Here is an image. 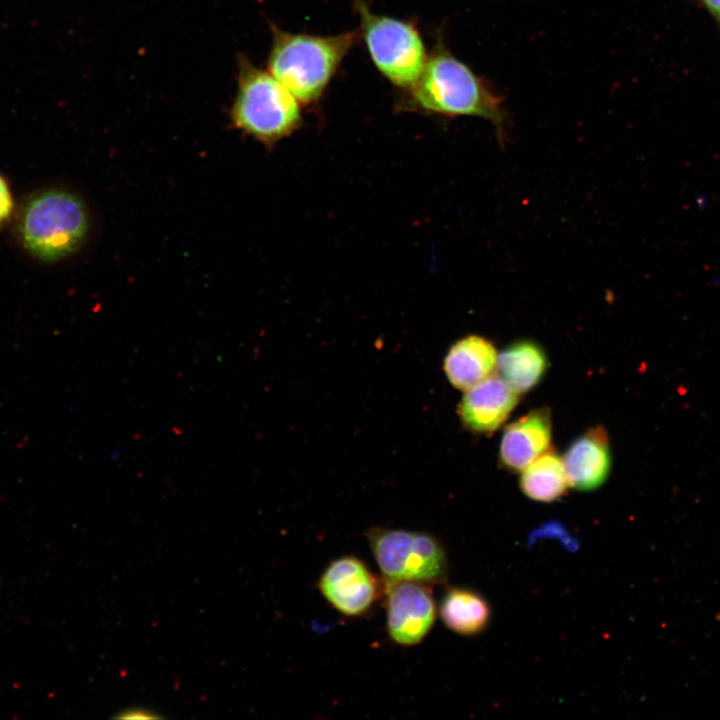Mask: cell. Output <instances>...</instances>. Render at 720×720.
I'll return each instance as SVG.
<instances>
[{
  "label": "cell",
  "mask_w": 720,
  "mask_h": 720,
  "mask_svg": "<svg viewBox=\"0 0 720 720\" xmlns=\"http://www.w3.org/2000/svg\"><path fill=\"white\" fill-rule=\"evenodd\" d=\"M504 98L469 66L456 58L442 41L428 54L417 81L403 90L407 109L447 117L474 116L490 121L502 144L508 117Z\"/></svg>",
  "instance_id": "cell-1"
},
{
  "label": "cell",
  "mask_w": 720,
  "mask_h": 720,
  "mask_svg": "<svg viewBox=\"0 0 720 720\" xmlns=\"http://www.w3.org/2000/svg\"><path fill=\"white\" fill-rule=\"evenodd\" d=\"M360 37L358 31L319 36L272 27L268 71L303 104L318 101L342 60Z\"/></svg>",
  "instance_id": "cell-2"
},
{
  "label": "cell",
  "mask_w": 720,
  "mask_h": 720,
  "mask_svg": "<svg viewBox=\"0 0 720 720\" xmlns=\"http://www.w3.org/2000/svg\"><path fill=\"white\" fill-rule=\"evenodd\" d=\"M238 129L273 144L289 136L302 123L299 101L269 71L238 59L237 91L231 108Z\"/></svg>",
  "instance_id": "cell-3"
},
{
  "label": "cell",
  "mask_w": 720,
  "mask_h": 720,
  "mask_svg": "<svg viewBox=\"0 0 720 720\" xmlns=\"http://www.w3.org/2000/svg\"><path fill=\"white\" fill-rule=\"evenodd\" d=\"M88 229L82 201L63 190H47L32 196L23 206L18 234L33 256L46 262L74 253Z\"/></svg>",
  "instance_id": "cell-4"
},
{
  "label": "cell",
  "mask_w": 720,
  "mask_h": 720,
  "mask_svg": "<svg viewBox=\"0 0 720 720\" xmlns=\"http://www.w3.org/2000/svg\"><path fill=\"white\" fill-rule=\"evenodd\" d=\"M360 17V37L378 71L402 90L419 78L428 53L416 26L374 13L366 0H354Z\"/></svg>",
  "instance_id": "cell-5"
},
{
  "label": "cell",
  "mask_w": 720,
  "mask_h": 720,
  "mask_svg": "<svg viewBox=\"0 0 720 720\" xmlns=\"http://www.w3.org/2000/svg\"><path fill=\"white\" fill-rule=\"evenodd\" d=\"M367 539L385 581L427 585L446 580L448 561L439 540L428 533L373 528Z\"/></svg>",
  "instance_id": "cell-6"
},
{
  "label": "cell",
  "mask_w": 720,
  "mask_h": 720,
  "mask_svg": "<svg viewBox=\"0 0 720 720\" xmlns=\"http://www.w3.org/2000/svg\"><path fill=\"white\" fill-rule=\"evenodd\" d=\"M387 631L403 646L421 642L436 618V605L429 585L414 581H385Z\"/></svg>",
  "instance_id": "cell-7"
},
{
  "label": "cell",
  "mask_w": 720,
  "mask_h": 720,
  "mask_svg": "<svg viewBox=\"0 0 720 720\" xmlns=\"http://www.w3.org/2000/svg\"><path fill=\"white\" fill-rule=\"evenodd\" d=\"M318 587L332 607L351 617L365 614L381 594L377 578L355 556L333 560L321 574Z\"/></svg>",
  "instance_id": "cell-8"
},
{
  "label": "cell",
  "mask_w": 720,
  "mask_h": 720,
  "mask_svg": "<svg viewBox=\"0 0 720 720\" xmlns=\"http://www.w3.org/2000/svg\"><path fill=\"white\" fill-rule=\"evenodd\" d=\"M517 401V393L499 376L491 375L466 390L459 415L469 430L493 432L508 418Z\"/></svg>",
  "instance_id": "cell-9"
},
{
  "label": "cell",
  "mask_w": 720,
  "mask_h": 720,
  "mask_svg": "<svg viewBox=\"0 0 720 720\" xmlns=\"http://www.w3.org/2000/svg\"><path fill=\"white\" fill-rule=\"evenodd\" d=\"M563 465L568 484L577 490L590 491L607 479L611 467L608 435L601 426L591 428L567 449Z\"/></svg>",
  "instance_id": "cell-10"
},
{
  "label": "cell",
  "mask_w": 720,
  "mask_h": 720,
  "mask_svg": "<svg viewBox=\"0 0 720 720\" xmlns=\"http://www.w3.org/2000/svg\"><path fill=\"white\" fill-rule=\"evenodd\" d=\"M551 417L546 408L535 409L508 425L499 449L501 463L510 471H522L548 450Z\"/></svg>",
  "instance_id": "cell-11"
},
{
  "label": "cell",
  "mask_w": 720,
  "mask_h": 720,
  "mask_svg": "<svg viewBox=\"0 0 720 720\" xmlns=\"http://www.w3.org/2000/svg\"><path fill=\"white\" fill-rule=\"evenodd\" d=\"M497 356L491 342L481 336L469 335L449 349L444 359V371L454 387L467 390L492 375Z\"/></svg>",
  "instance_id": "cell-12"
},
{
  "label": "cell",
  "mask_w": 720,
  "mask_h": 720,
  "mask_svg": "<svg viewBox=\"0 0 720 720\" xmlns=\"http://www.w3.org/2000/svg\"><path fill=\"white\" fill-rule=\"evenodd\" d=\"M547 357L540 345L519 340L507 346L498 356L499 377L517 394L531 390L542 379Z\"/></svg>",
  "instance_id": "cell-13"
},
{
  "label": "cell",
  "mask_w": 720,
  "mask_h": 720,
  "mask_svg": "<svg viewBox=\"0 0 720 720\" xmlns=\"http://www.w3.org/2000/svg\"><path fill=\"white\" fill-rule=\"evenodd\" d=\"M440 617L453 632L472 636L482 632L490 620V607L478 593L466 588H449L442 597Z\"/></svg>",
  "instance_id": "cell-14"
},
{
  "label": "cell",
  "mask_w": 720,
  "mask_h": 720,
  "mask_svg": "<svg viewBox=\"0 0 720 720\" xmlns=\"http://www.w3.org/2000/svg\"><path fill=\"white\" fill-rule=\"evenodd\" d=\"M568 486L563 460L553 451H546L522 470L520 488L536 501L552 502L560 498Z\"/></svg>",
  "instance_id": "cell-15"
},
{
  "label": "cell",
  "mask_w": 720,
  "mask_h": 720,
  "mask_svg": "<svg viewBox=\"0 0 720 720\" xmlns=\"http://www.w3.org/2000/svg\"><path fill=\"white\" fill-rule=\"evenodd\" d=\"M14 207L13 197L5 178L0 175V223L6 221Z\"/></svg>",
  "instance_id": "cell-16"
},
{
  "label": "cell",
  "mask_w": 720,
  "mask_h": 720,
  "mask_svg": "<svg viewBox=\"0 0 720 720\" xmlns=\"http://www.w3.org/2000/svg\"><path fill=\"white\" fill-rule=\"evenodd\" d=\"M115 717L121 719H155L159 718V715L147 708L132 707L122 710Z\"/></svg>",
  "instance_id": "cell-17"
},
{
  "label": "cell",
  "mask_w": 720,
  "mask_h": 720,
  "mask_svg": "<svg viewBox=\"0 0 720 720\" xmlns=\"http://www.w3.org/2000/svg\"><path fill=\"white\" fill-rule=\"evenodd\" d=\"M711 13L720 20V0H702Z\"/></svg>",
  "instance_id": "cell-18"
}]
</instances>
